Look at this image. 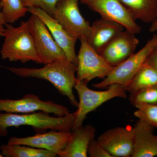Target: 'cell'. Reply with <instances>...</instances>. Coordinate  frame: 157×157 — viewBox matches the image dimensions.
<instances>
[{
    "label": "cell",
    "instance_id": "cell-15",
    "mask_svg": "<svg viewBox=\"0 0 157 157\" xmlns=\"http://www.w3.org/2000/svg\"><path fill=\"white\" fill-rule=\"evenodd\" d=\"M124 28L123 26L119 23L101 17L92 24L86 40L94 50L100 54L117 35L124 30Z\"/></svg>",
    "mask_w": 157,
    "mask_h": 157
},
{
    "label": "cell",
    "instance_id": "cell-21",
    "mask_svg": "<svg viewBox=\"0 0 157 157\" xmlns=\"http://www.w3.org/2000/svg\"><path fill=\"white\" fill-rule=\"evenodd\" d=\"M134 115L139 120L157 128V105L140 104L135 105Z\"/></svg>",
    "mask_w": 157,
    "mask_h": 157
},
{
    "label": "cell",
    "instance_id": "cell-28",
    "mask_svg": "<svg viewBox=\"0 0 157 157\" xmlns=\"http://www.w3.org/2000/svg\"><path fill=\"white\" fill-rule=\"evenodd\" d=\"M149 30L151 33H154L157 32V19L154 22L152 23Z\"/></svg>",
    "mask_w": 157,
    "mask_h": 157
},
{
    "label": "cell",
    "instance_id": "cell-14",
    "mask_svg": "<svg viewBox=\"0 0 157 157\" xmlns=\"http://www.w3.org/2000/svg\"><path fill=\"white\" fill-rule=\"evenodd\" d=\"M28 12L35 14L45 23L55 41L63 49L69 61L77 65L75 45L78 39L68 33L61 25L46 11L39 8H29Z\"/></svg>",
    "mask_w": 157,
    "mask_h": 157
},
{
    "label": "cell",
    "instance_id": "cell-8",
    "mask_svg": "<svg viewBox=\"0 0 157 157\" xmlns=\"http://www.w3.org/2000/svg\"><path fill=\"white\" fill-rule=\"evenodd\" d=\"M80 0H58L53 17L73 37L79 40L86 39L91 25L80 13Z\"/></svg>",
    "mask_w": 157,
    "mask_h": 157
},
{
    "label": "cell",
    "instance_id": "cell-17",
    "mask_svg": "<svg viewBox=\"0 0 157 157\" xmlns=\"http://www.w3.org/2000/svg\"><path fill=\"white\" fill-rule=\"evenodd\" d=\"M96 129L90 124L73 130L66 148L59 156L61 157H87L88 147L94 139Z\"/></svg>",
    "mask_w": 157,
    "mask_h": 157
},
{
    "label": "cell",
    "instance_id": "cell-5",
    "mask_svg": "<svg viewBox=\"0 0 157 157\" xmlns=\"http://www.w3.org/2000/svg\"><path fill=\"white\" fill-rule=\"evenodd\" d=\"M157 45V34L149 39L145 45L136 53L116 66L109 75L101 82L93 85L96 88H104L110 85L119 84L126 86L141 66L146 61Z\"/></svg>",
    "mask_w": 157,
    "mask_h": 157
},
{
    "label": "cell",
    "instance_id": "cell-1",
    "mask_svg": "<svg viewBox=\"0 0 157 157\" xmlns=\"http://www.w3.org/2000/svg\"><path fill=\"white\" fill-rule=\"evenodd\" d=\"M10 72L22 78H35L47 80L60 94L67 97L70 104L78 107V102L73 94L76 81L77 65L67 60L56 61L42 68L5 67Z\"/></svg>",
    "mask_w": 157,
    "mask_h": 157
},
{
    "label": "cell",
    "instance_id": "cell-20",
    "mask_svg": "<svg viewBox=\"0 0 157 157\" xmlns=\"http://www.w3.org/2000/svg\"><path fill=\"white\" fill-rule=\"evenodd\" d=\"M0 6L7 23H14L28 12L20 0H0Z\"/></svg>",
    "mask_w": 157,
    "mask_h": 157
},
{
    "label": "cell",
    "instance_id": "cell-12",
    "mask_svg": "<svg viewBox=\"0 0 157 157\" xmlns=\"http://www.w3.org/2000/svg\"><path fill=\"white\" fill-rule=\"evenodd\" d=\"M71 135L70 131L50 130L48 132L38 133L30 137H11L8 140V144L44 149L59 155L66 148Z\"/></svg>",
    "mask_w": 157,
    "mask_h": 157
},
{
    "label": "cell",
    "instance_id": "cell-26",
    "mask_svg": "<svg viewBox=\"0 0 157 157\" xmlns=\"http://www.w3.org/2000/svg\"><path fill=\"white\" fill-rule=\"evenodd\" d=\"M146 62L157 69V45L147 57Z\"/></svg>",
    "mask_w": 157,
    "mask_h": 157
},
{
    "label": "cell",
    "instance_id": "cell-22",
    "mask_svg": "<svg viewBox=\"0 0 157 157\" xmlns=\"http://www.w3.org/2000/svg\"><path fill=\"white\" fill-rule=\"evenodd\" d=\"M129 100L131 104L135 107L140 104L157 105V86L130 94Z\"/></svg>",
    "mask_w": 157,
    "mask_h": 157
},
{
    "label": "cell",
    "instance_id": "cell-4",
    "mask_svg": "<svg viewBox=\"0 0 157 157\" xmlns=\"http://www.w3.org/2000/svg\"><path fill=\"white\" fill-rule=\"evenodd\" d=\"M88 83L85 80L77 81L74 86L79 102L75 111L76 117L72 130L82 127L87 114L107 101L116 98H127L126 87L122 85L113 84L109 86L106 90L97 91L90 89Z\"/></svg>",
    "mask_w": 157,
    "mask_h": 157
},
{
    "label": "cell",
    "instance_id": "cell-10",
    "mask_svg": "<svg viewBox=\"0 0 157 157\" xmlns=\"http://www.w3.org/2000/svg\"><path fill=\"white\" fill-rule=\"evenodd\" d=\"M81 4L100 14L101 18L116 21L135 34L140 33L141 28L133 19L119 0H80Z\"/></svg>",
    "mask_w": 157,
    "mask_h": 157
},
{
    "label": "cell",
    "instance_id": "cell-2",
    "mask_svg": "<svg viewBox=\"0 0 157 157\" xmlns=\"http://www.w3.org/2000/svg\"><path fill=\"white\" fill-rule=\"evenodd\" d=\"M49 114L43 111L24 114L0 112V137L8 135L9 128L21 126L32 127L39 133L48 130H72L76 117V112L62 117L51 116Z\"/></svg>",
    "mask_w": 157,
    "mask_h": 157
},
{
    "label": "cell",
    "instance_id": "cell-24",
    "mask_svg": "<svg viewBox=\"0 0 157 157\" xmlns=\"http://www.w3.org/2000/svg\"><path fill=\"white\" fill-rule=\"evenodd\" d=\"M26 8H39L53 17L58 0H20Z\"/></svg>",
    "mask_w": 157,
    "mask_h": 157
},
{
    "label": "cell",
    "instance_id": "cell-25",
    "mask_svg": "<svg viewBox=\"0 0 157 157\" xmlns=\"http://www.w3.org/2000/svg\"><path fill=\"white\" fill-rule=\"evenodd\" d=\"M87 153L90 157H113L98 140L95 139L90 142Z\"/></svg>",
    "mask_w": 157,
    "mask_h": 157
},
{
    "label": "cell",
    "instance_id": "cell-13",
    "mask_svg": "<svg viewBox=\"0 0 157 157\" xmlns=\"http://www.w3.org/2000/svg\"><path fill=\"white\" fill-rule=\"evenodd\" d=\"M134 33L122 31L108 43L100 54L109 65L115 67L135 53L139 40Z\"/></svg>",
    "mask_w": 157,
    "mask_h": 157
},
{
    "label": "cell",
    "instance_id": "cell-18",
    "mask_svg": "<svg viewBox=\"0 0 157 157\" xmlns=\"http://www.w3.org/2000/svg\"><path fill=\"white\" fill-rule=\"evenodd\" d=\"M134 20L152 23L157 19V0H119Z\"/></svg>",
    "mask_w": 157,
    "mask_h": 157
},
{
    "label": "cell",
    "instance_id": "cell-11",
    "mask_svg": "<svg viewBox=\"0 0 157 157\" xmlns=\"http://www.w3.org/2000/svg\"><path fill=\"white\" fill-rule=\"evenodd\" d=\"M98 140L113 157H132L135 144L134 127L109 129L100 135Z\"/></svg>",
    "mask_w": 157,
    "mask_h": 157
},
{
    "label": "cell",
    "instance_id": "cell-29",
    "mask_svg": "<svg viewBox=\"0 0 157 157\" xmlns=\"http://www.w3.org/2000/svg\"><path fill=\"white\" fill-rule=\"evenodd\" d=\"M3 157L2 155H0V157Z\"/></svg>",
    "mask_w": 157,
    "mask_h": 157
},
{
    "label": "cell",
    "instance_id": "cell-7",
    "mask_svg": "<svg viewBox=\"0 0 157 157\" xmlns=\"http://www.w3.org/2000/svg\"><path fill=\"white\" fill-rule=\"evenodd\" d=\"M80 47L77 55L76 78L78 81L89 82L97 78H105L114 67L109 65L100 54L87 43L86 39H80Z\"/></svg>",
    "mask_w": 157,
    "mask_h": 157
},
{
    "label": "cell",
    "instance_id": "cell-19",
    "mask_svg": "<svg viewBox=\"0 0 157 157\" xmlns=\"http://www.w3.org/2000/svg\"><path fill=\"white\" fill-rule=\"evenodd\" d=\"M155 86H157V69L145 61L126 86V90L132 94Z\"/></svg>",
    "mask_w": 157,
    "mask_h": 157
},
{
    "label": "cell",
    "instance_id": "cell-27",
    "mask_svg": "<svg viewBox=\"0 0 157 157\" xmlns=\"http://www.w3.org/2000/svg\"><path fill=\"white\" fill-rule=\"evenodd\" d=\"M7 24L6 18L2 12V9L0 6V37H4V32Z\"/></svg>",
    "mask_w": 157,
    "mask_h": 157
},
{
    "label": "cell",
    "instance_id": "cell-16",
    "mask_svg": "<svg viewBox=\"0 0 157 157\" xmlns=\"http://www.w3.org/2000/svg\"><path fill=\"white\" fill-rule=\"evenodd\" d=\"M135 144L132 157H153L157 156V135L153 128L139 120L134 127Z\"/></svg>",
    "mask_w": 157,
    "mask_h": 157
},
{
    "label": "cell",
    "instance_id": "cell-23",
    "mask_svg": "<svg viewBox=\"0 0 157 157\" xmlns=\"http://www.w3.org/2000/svg\"><path fill=\"white\" fill-rule=\"evenodd\" d=\"M2 155L7 157H35L36 148L25 145L7 144L0 146Z\"/></svg>",
    "mask_w": 157,
    "mask_h": 157
},
{
    "label": "cell",
    "instance_id": "cell-3",
    "mask_svg": "<svg viewBox=\"0 0 157 157\" xmlns=\"http://www.w3.org/2000/svg\"><path fill=\"white\" fill-rule=\"evenodd\" d=\"M4 37L1 50V57L3 59L19 61L22 63L33 61L40 64L28 21H21L17 27L7 23Z\"/></svg>",
    "mask_w": 157,
    "mask_h": 157
},
{
    "label": "cell",
    "instance_id": "cell-6",
    "mask_svg": "<svg viewBox=\"0 0 157 157\" xmlns=\"http://www.w3.org/2000/svg\"><path fill=\"white\" fill-rule=\"evenodd\" d=\"M28 21L40 64L45 65L56 61L67 60L63 51L55 41L42 20L37 15L31 14Z\"/></svg>",
    "mask_w": 157,
    "mask_h": 157
},
{
    "label": "cell",
    "instance_id": "cell-9",
    "mask_svg": "<svg viewBox=\"0 0 157 157\" xmlns=\"http://www.w3.org/2000/svg\"><path fill=\"white\" fill-rule=\"evenodd\" d=\"M37 111L53 113L59 117L70 113L65 106L53 101H42L39 96L33 94H28L21 99L16 100L0 98V112L24 114Z\"/></svg>",
    "mask_w": 157,
    "mask_h": 157
}]
</instances>
